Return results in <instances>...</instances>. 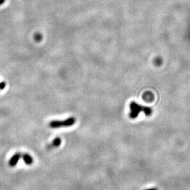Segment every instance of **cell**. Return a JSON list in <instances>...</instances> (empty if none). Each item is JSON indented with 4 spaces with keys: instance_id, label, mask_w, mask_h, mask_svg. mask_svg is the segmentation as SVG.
I'll return each instance as SVG.
<instances>
[{
    "instance_id": "1",
    "label": "cell",
    "mask_w": 190,
    "mask_h": 190,
    "mask_svg": "<svg viewBox=\"0 0 190 190\" xmlns=\"http://www.w3.org/2000/svg\"><path fill=\"white\" fill-rule=\"evenodd\" d=\"M130 112L129 114V117L132 118V119H135V118L137 117L141 112H143L147 116H151L152 112L151 108L143 106L134 101L130 103Z\"/></svg>"
},
{
    "instance_id": "2",
    "label": "cell",
    "mask_w": 190,
    "mask_h": 190,
    "mask_svg": "<svg viewBox=\"0 0 190 190\" xmlns=\"http://www.w3.org/2000/svg\"><path fill=\"white\" fill-rule=\"evenodd\" d=\"M75 122L76 119L74 117H69L64 121H52L50 122L49 126L52 128L68 127L72 126Z\"/></svg>"
},
{
    "instance_id": "3",
    "label": "cell",
    "mask_w": 190,
    "mask_h": 190,
    "mask_svg": "<svg viewBox=\"0 0 190 190\" xmlns=\"http://www.w3.org/2000/svg\"><path fill=\"white\" fill-rule=\"evenodd\" d=\"M22 157V154L20 152H17L12 157L9 162V165L11 167H14L18 163L19 159Z\"/></svg>"
},
{
    "instance_id": "4",
    "label": "cell",
    "mask_w": 190,
    "mask_h": 190,
    "mask_svg": "<svg viewBox=\"0 0 190 190\" xmlns=\"http://www.w3.org/2000/svg\"><path fill=\"white\" fill-rule=\"evenodd\" d=\"M22 157L26 165H30L33 162V157L28 153H24L23 154H22Z\"/></svg>"
},
{
    "instance_id": "5",
    "label": "cell",
    "mask_w": 190,
    "mask_h": 190,
    "mask_svg": "<svg viewBox=\"0 0 190 190\" xmlns=\"http://www.w3.org/2000/svg\"><path fill=\"white\" fill-rule=\"evenodd\" d=\"M142 98L146 102H151L154 99V95L151 92L147 91L144 93L143 96H142Z\"/></svg>"
},
{
    "instance_id": "6",
    "label": "cell",
    "mask_w": 190,
    "mask_h": 190,
    "mask_svg": "<svg viewBox=\"0 0 190 190\" xmlns=\"http://www.w3.org/2000/svg\"><path fill=\"white\" fill-rule=\"evenodd\" d=\"M61 143V138H59V137H57L54 139V140H53L52 142V143L50 146H48V147L49 149H50V148H52L53 147H58L60 146Z\"/></svg>"
},
{
    "instance_id": "7",
    "label": "cell",
    "mask_w": 190,
    "mask_h": 190,
    "mask_svg": "<svg viewBox=\"0 0 190 190\" xmlns=\"http://www.w3.org/2000/svg\"><path fill=\"white\" fill-rule=\"evenodd\" d=\"M34 38L35 40V41H40L41 40V38H42V35L40 33H36L35 35L34 36Z\"/></svg>"
},
{
    "instance_id": "8",
    "label": "cell",
    "mask_w": 190,
    "mask_h": 190,
    "mask_svg": "<svg viewBox=\"0 0 190 190\" xmlns=\"http://www.w3.org/2000/svg\"><path fill=\"white\" fill-rule=\"evenodd\" d=\"M6 86V83L4 82H2L0 83V90H3L5 88Z\"/></svg>"
},
{
    "instance_id": "9",
    "label": "cell",
    "mask_w": 190,
    "mask_h": 190,
    "mask_svg": "<svg viewBox=\"0 0 190 190\" xmlns=\"http://www.w3.org/2000/svg\"><path fill=\"white\" fill-rule=\"evenodd\" d=\"M155 63H156V65H160L161 63V59H159V58L156 59V61H155Z\"/></svg>"
},
{
    "instance_id": "10",
    "label": "cell",
    "mask_w": 190,
    "mask_h": 190,
    "mask_svg": "<svg viewBox=\"0 0 190 190\" xmlns=\"http://www.w3.org/2000/svg\"><path fill=\"white\" fill-rule=\"evenodd\" d=\"M5 2V0H0V5L3 4Z\"/></svg>"
},
{
    "instance_id": "11",
    "label": "cell",
    "mask_w": 190,
    "mask_h": 190,
    "mask_svg": "<svg viewBox=\"0 0 190 190\" xmlns=\"http://www.w3.org/2000/svg\"><path fill=\"white\" fill-rule=\"evenodd\" d=\"M146 190H158V189L157 188H152L147 189H146Z\"/></svg>"
}]
</instances>
